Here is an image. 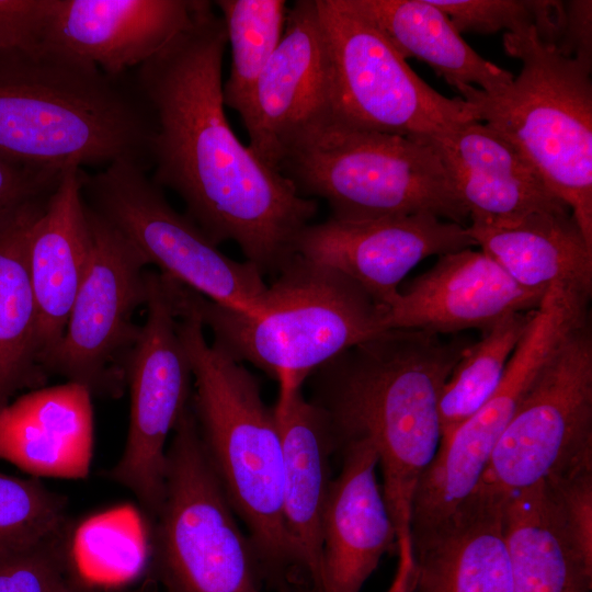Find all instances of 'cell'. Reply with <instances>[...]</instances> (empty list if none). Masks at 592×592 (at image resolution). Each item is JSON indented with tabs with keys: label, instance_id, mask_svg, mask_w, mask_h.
<instances>
[{
	"label": "cell",
	"instance_id": "44dd1931",
	"mask_svg": "<svg viewBox=\"0 0 592 592\" xmlns=\"http://www.w3.org/2000/svg\"><path fill=\"white\" fill-rule=\"evenodd\" d=\"M81 170L75 164L65 169L27 237L26 261L38 314V360L46 375L90 259Z\"/></svg>",
	"mask_w": 592,
	"mask_h": 592
},
{
	"label": "cell",
	"instance_id": "e0dca14e",
	"mask_svg": "<svg viewBox=\"0 0 592 592\" xmlns=\"http://www.w3.org/2000/svg\"><path fill=\"white\" fill-rule=\"evenodd\" d=\"M197 0H47L37 53L121 77L191 22Z\"/></svg>",
	"mask_w": 592,
	"mask_h": 592
},
{
	"label": "cell",
	"instance_id": "5b68a950",
	"mask_svg": "<svg viewBox=\"0 0 592 592\" xmlns=\"http://www.w3.org/2000/svg\"><path fill=\"white\" fill-rule=\"evenodd\" d=\"M184 304L235 360L299 388L317 369L382 331L387 308L342 273L295 255L267 286L259 315L220 306L177 283Z\"/></svg>",
	"mask_w": 592,
	"mask_h": 592
},
{
	"label": "cell",
	"instance_id": "ba28073f",
	"mask_svg": "<svg viewBox=\"0 0 592 592\" xmlns=\"http://www.w3.org/2000/svg\"><path fill=\"white\" fill-rule=\"evenodd\" d=\"M164 496L151 522L152 576L163 592H262L253 544L205 454L189 406L167 447Z\"/></svg>",
	"mask_w": 592,
	"mask_h": 592
},
{
	"label": "cell",
	"instance_id": "52a82bcc",
	"mask_svg": "<svg viewBox=\"0 0 592 592\" xmlns=\"http://www.w3.org/2000/svg\"><path fill=\"white\" fill-rule=\"evenodd\" d=\"M277 170L301 196L323 198L335 219L430 214L468 226L444 164L422 137L329 126L289 150Z\"/></svg>",
	"mask_w": 592,
	"mask_h": 592
},
{
	"label": "cell",
	"instance_id": "9a60e30c",
	"mask_svg": "<svg viewBox=\"0 0 592 592\" xmlns=\"http://www.w3.org/2000/svg\"><path fill=\"white\" fill-rule=\"evenodd\" d=\"M332 121L330 60L316 0H297L242 119L248 147L278 171L289 150Z\"/></svg>",
	"mask_w": 592,
	"mask_h": 592
},
{
	"label": "cell",
	"instance_id": "4fadbf2b",
	"mask_svg": "<svg viewBox=\"0 0 592 592\" xmlns=\"http://www.w3.org/2000/svg\"><path fill=\"white\" fill-rule=\"evenodd\" d=\"M147 318L125 364L130 396L123 453L107 477L127 489L152 521L164 496L169 437L190 406L192 369L177 310L159 272L147 270Z\"/></svg>",
	"mask_w": 592,
	"mask_h": 592
},
{
	"label": "cell",
	"instance_id": "6da1fadb",
	"mask_svg": "<svg viewBox=\"0 0 592 592\" xmlns=\"http://www.w3.org/2000/svg\"><path fill=\"white\" fill-rule=\"evenodd\" d=\"M227 43L221 16L197 0L190 24L133 72L155 119L151 180L182 198L213 243L234 241L262 274L278 273L318 205L234 133L223 98Z\"/></svg>",
	"mask_w": 592,
	"mask_h": 592
},
{
	"label": "cell",
	"instance_id": "9c48e42d",
	"mask_svg": "<svg viewBox=\"0 0 592 592\" xmlns=\"http://www.w3.org/2000/svg\"><path fill=\"white\" fill-rule=\"evenodd\" d=\"M82 194L159 273L226 308L259 315L267 289L252 263L224 254L135 162L116 161L93 174L81 171Z\"/></svg>",
	"mask_w": 592,
	"mask_h": 592
},
{
	"label": "cell",
	"instance_id": "ac0fdd59",
	"mask_svg": "<svg viewBox=\"0 0 592 592\" xmlns=\"http://www.w3.org/2000/svg\"><path fill=\"white\" fill-rule=\"evenodd\" d=\"M545 292L519 285L483 251L467 248L440 255L400 292L384 328L483 333L512 314L537 309Z\"/></svg>",
	"mask_w": 592,
	"mask_h": 592
},
{
	"label": "cell",
	"instance_id": "d590c367",
	"mask_svg": "<svg viewBox=\"0 0 592 592\" xmlns=\"http://www.w3.org/2000/svg\"><path fill=\"white\" fill-rule=\"evenodd\" d=\"M47 0H0V53L37 54Z\"/></svg>",
	"mask_w": 592,
	"mask_h": 592
},
{
	"label": "cell",
	"instance_id": "30bf717a",
	"mask_svg": "<svg viewBox=\"0 0 592 592\" xmlns=\"http://www.w3.org/2000/svg\"><path fill=\"white\" fill-rule=\"evenodd\" d=\"M316 4L330 60L331 126L426 137L479 121L470 103L446 98L422 80L345 0H316Z\"/></svg>",
	"mask_w": 592,
	"mask_h": 592
},
{
	"label": "cell",
	"instance_id": "f35d334b",
	"mask_svg": "<svg viewBox=\"0 0 592 592\" xmlns=\"http://www.w3.org/2000/svg\"><path fill=\"white\" fill-rule=\"evenodd\" d=\"M128 592H160V587L156 578L150 572L143 582Z\"/></svg>",
	"mask_w": 592,
	"mask_h": 592
},
{
	"label": "cell",
	"instance_id": "e575fe53",
	"mask_svg": "<svg viewBox=\"0 0 592 592\" xmlns=\"http://www.w3.org/2000/svg\"><path fill=\"white\" fill-rule=\"evenodd\" d=\"M459 34L517 33L532 25L526 0H430Z\"/></svg>",
	"mask_w": 592,
	"mask_h": 592
},
{
	"label": "cell",
	"instance_id": "60d3db41",
	"mask_svg": "<svg viewBox=\"0 0 592 592\" xmlns=\"http://www.w3.org/2000/svg\"><path fill=\"white\" fill-rule=\"evenodd\" d=\"M294 592H319L317 589H315L310 583H301L299 584Z\"/></svg>",
	"mask_w": 592,
	"mask_h": 592
},
{
	"label": "cell",
	"instance_id": "d4e9b609",
	"mask_svg": "<svg viewBox=\"0 0 592 592\" xmlns=\"http://www.w3.org/2000/svg\"><path fill=\"white\" fill-rule=\"evenodd\" d=\"M504 539L512 592H592V563L578 549L545 480L509 497Z\"/></svg>",
	"mask_w": 592,
	"mask_h": 592
},
{
	"label": "cell",
	"instance_id": "5bb4252c",
	"mask_svg": "<svg viewBox=\"0 0 592 592\" xmlns=\"http://www.w3.org/2000/svg\"><path fill=\"white\" fill-rule=\"evenodd\" d=\"M88 217V270L47 372L87 387L92 396L118 398L126 388L125 364L140 332L133 316L146 305L148 264L89 206Z\"/></svg>",
	"mask_w": 592,
	"mask_h": 592
},
{
	"label": "cell",
	"instance_id": "f1b7e54d",
	"mask_svg": "<svg viewBox=\"0 0 592 592\" xmlns=\"http://www.w3.org/2000/svg\"><path fill=\"white\" fill-rule=\"evenodd\" d=\"M231 49L223 83L225 106L246 117L257 82L277 48L286 24L284 0H217Z\"/></svg>",
	"mask_w": 592,
	"mask_h": 592
},
{
	"label": "cell",
	"instance_id": "277c9868",
	"mask_svg": "<svg viewBox=\"0 0 592 592\" xmlns=\"http://www.w3.org/2000/svg\"><path fill=\"white\" fill-rule=\"evenodd\" d=\"M152 111L134 75L55 55L0 53V155L37 169L151 166Z\"/></svg>",
	"mask_w": 592,
	"mask_h": 592
},
{
	"label": "cell",
	"instance_id": "4dcf8cb0",
	"mask_svg": "<svg viewBox=\"0 0 592 592\" xmlns=\"http://www.w3.org/2000/svg\"><path fill=\"white\" fill-rule=\"evenodd\" d=\"M72 521L67 498L38 478L0 471V557L29 547Z\"/></svg>",
	"mask_w": 592,
	"mask_h": 592
},
{
	"label": "cell",
	"instance_id": "484cf974",
	"mask_svg": "<svg viewBox=\"0 0 592 592\" xmlns=\"http://www.w3.org/2000/svg\"><path fill=\"white\" fill-rule=\"evenodd\" d=\"M467 230L519 285L545 291L560 282L592 295V246L571 212L533 213L508 225H468Z\"/></svg>",
	"mask_w": 592,
	"mask_h": 592
},
{
	"label": "cell",
	"instance_id": "ffe728a7",
	"mask_svg": "<svg viewBox=\"0 0 592 592\" xmlns=\"http://www.w3.org/2000/svg\"><path fill=\"white\" fill-rule=\"evenodd\" d=\"M440 157L469 225L502 226L539 212H570L508 139L479 121L422 137Z\"/></svg>",
	"mask_w": 592,
	"mask_h": 592
},
{
	"label": "cell",
	"instance_id": "7402d4cb",
	"mask_svg": "<svg viewBox=\"0 0 592 592\" xmlns=\"http://www.w3.org/2000/svg\"><path fill=\"white\" fill-rule=\"evenodd\" d=\"M92 397L66 382L12 399L0 409V459L38 479H86L94 448Z\"/></svg>",
	"mask_w": 592,
	"mask_h": 592
},
{
	"label": "cell",
	"instance_id": "f546056e",
	"mask_svg": "<svg viewBox=\"0 0 592 592\" xmlns=\"http://www.w3.org/2000/svg\"><path fill=\"white\" fill-rule=\"evenodd\" d=\"M535 310L515 312L502 319L483 332L481 340L473 342L457 362L440 398L441 442L494 392Z\"/></svg>",
	"mask_w": 592,
	"mask_h": 592
},
{
	"label": "cell",
	"instance_id": "d6a6232c",
	"mask_svg": "<svg viewBox=\"0 0 592 592\" xmlns=\"http://www.w3.org/2000/svg\"><path fill=\"white\" fill-rule=\"evenodd\" d=\"M544 480L578 549L592 563V454Z\"/></svg>",
	"mask_w": 592,
	"mask_h": 592
},
{
	"label": "cell",
	"instance_id": "83f0119b",
	"mask_svg": "<svg viewBox=\"0 0 592 592\" xmlns=\"http://www.w3.org/2000/svg\"><path fill=\"white\" fill-rule=\"evenodd\" d=\"M46 204L0 230V409L47 378L38 360V314L26 261L31 226Z\"/></svg>",
	"mask_w": 592,
	"mask_h": 592
},
{
	"label": "cell",
	"instance_id": "8fae6325",
	"mask_svg": "<svg viewBox=\"0 0 592 592\" xmlns=\"http://www.w3.org/2000/svg\"><path fill=\"white\" fill-rule=\"evenodd\" d=\"M591 296L555 282L548 286L490 398L445 441L413 498L411 536L449 516L477 485L516 409L566 337L590 320Z\"/></svg>",
	"mask_w": 592,
	"mask_h": 592
},
{
	"label": "cell",
	"instance_id": "74e56055",
	"mask_svg": "<svg viewBox=\"0 0 592 592\" xmlns=\"http://www.w3.org/2000/svg\"><path fill=\"white\" fill-rule=\"evenodd\" d=\"M532 26L537 39L555 50L558 48L567 22L565 1L526 0Z\"/></svg>",
	"mask_w": 592,
	"mask_h": 592
},
{
	"label": "cell",
	"instance_id": "4316f807",
	"mask_svg": "<svg viewBox=\"0 0 592 592\" xmlns=\"http://www.w3.org/2000/svg\"><path fill=\"white\" fill-rule=\"evenodd\" d=\"M374 25L405 58L426 62L456 89L479 86L488 94L502 92L514 76L477 54L449 18L430 0H345Z\"/></svg>",
	"mask_w": 592,
	"mask_h": 592
},
{
	"label": "cell",
	"instance_id": "7c38bea8",
	"mask_svg": "<svg viewBox=\"0 0 592 592\" xmlns=\"http://www.w3.org/2000/svg\"><path fill=\"white\" fill-rule=\"evenodd\" d=\"M592 454V331L573 329L546 362L469 496L506 501Z\"/></svg>",
	"mask_w": 592,
	"mask_h": 592
},
{
	"label": "cell",
	"instance_id": "7a4b0ae2",
	"mask_svg": "<svg viewBox=\"0 0 592 592\" xmlns=\"http://www.w3.org/2000/svg\"><path fill=\"white\" fill-rule=\"evenodd\" d=\"M419 329H388L315 372L312 398L327 414L335 446L364 439L382 470L396 532L401 587L413 568L411 511L419 481L441 444L439 403L453 368L473 344Z\"/></svg>",
	"mask_w": 592,
	"mask_h": 592
},
{
	"label": "cell",
	"instance_id": "1f68e13d",
	"mask_svg": "<svg viewBox=\"0 0 592 592\" xmlns=\"http://www.w3.org/2000/svg\"><path fill=\"white\" fill-rule=\"evenodd\" d=\"M73 522L39 542L0 557V592H71L78 570Z\"/></svg>",
	"mask_w": 592,
	"mask_h": 592
},
{
	"label": "cell",
	"instance_id": "cb8c5ba5",
	"mask_svg": "<svg viewBox=\"0 0 592 592\" xmlns=\"http://www.w3.org/2000/svg\"><path fill=\"white\" fill-rule=\"evenodd\" d=\"M300 388L280 389L274 406L283 454V517L306 578L320 591L321 521L337 446L326 412Z\"/></svg>",
	"mask_w": 592,
	"mask_h": 592
},
{
	"label": "cell",
	"instance_id": "603a6c76",
	"mask_svg": "<svg viewBox=\"0 0 592 592\" xmlns=\"http://www.w3.org/2000/svg\"><path fill=\"white\" fill-rule=\"evenodd\" d=\"M506 502L468 496L444 521L413 535L412 572L398 592H512Z\"/></svg>",
	"mask_w": 592,
	"mask_h": 592
},
{
	"label": "cell",
	"instance_id": "2e32d148",
	"mask_svg": "<svg viewBox=\"0 0 592 592\" xmlns=\"http://www.w3.org/2000/svg\"><path fill=\"white\" fill-rule=\"evenodd\" d=\"M476 246L467 226L430 214L368 220L330 217L296 238L295 255L335 270L387 309L399 284L422 260Z\"/></svg>",
	"mask_w": 592,
	"mask_h": 592
},
{
	"label": "cell",
	"instance_id": "ab89813d",
	"mask_svg": "<svg viewBox=\"0 0 592 592\" xmlns=\"http://www.w3.org/2000/svg\"><path fill=\"white\" fill-rule=\"evenodd\" d=\"M71 592H98L91 584H89L80 573H77L72 587Z\"/></svg>",
	"mask_w": 592,
	"mask_h": 592
},
{
	"label": "cell",
	"instance_id": "836d02e7",
	"mask_svg": "<svg viewBox=\"0 0 592 592\" xmlns=\"http://www.w3.org/2000/svg\"><path fill=\"white\" fill-rule=\"evenodd\" d=\"M64 171L27 167L0 155V230L45 205Z\"/></svg>",
	"mask_w": 592,
	"mask_h": 592
},
{
	"label": "cell",
	"instance_id": "d6986e66",
	"mask_svg": "<svg viewBox=\"0 0 592 592\" xmlns=\"http://www.w3.org/2000/svg\"><path fill=\"white\" fill-rule=\"evenodd\" d=\"M341 469L332 479L321 521L320 592H360L382 557L396 551V532L382 486L378 456L364 439L337 448Z\"/></svg>",
	"mask_w": 592,
	"mask_h": 592
},
{
	"label": "cell",
	"instance_id": "8992f818",
	"mask_svg": "<svg viewBox=\"0 0 592 592\" xmlns=\"http://www.w3.org/2000/svg\"><path fill=\"white\" fill-rule=\"evenodd\" d=\"M503 45L522 69L502 92L455 90L519 149L592 246V66L543 45L532 25L506 32Z\"/></svg>",
	"mask_w": 592,
	"mask_h": 592
},
{
	"label": "cell",
	"instance_id": "8d00e7d4",
	"mask_svg": "<svg viewBox=\"0 0 592 592\" xmlns=\"http://www.w3.org/2000/svg\"><path fill=\"white\" fill-rule=\"evenodd\" d=\"M566 27L556 50L565 57H573L592 66V2L566 1Z\"/></svg>",
	"mask_w": 592,
	"mask_h": 592
},
{
	"label": "cell",
	"instance_id": "3957f363",
	"mask_svg": "<svg viewBox=\"0 0 592 592\" xmlns=\"http://www.w3.org/2000/svg\"><path fill=\"white\" fill-rule=\"evenodd\" d=\"M177 329L193 377L190 406L209 460L250 537L264 587L294 592L306 578L283 517V454L274 407L243 363L209 344L198 316L173 295Z\"/></svg>",
	"mask_w": 592,
	"mask_h": 592
}]
</instances>
